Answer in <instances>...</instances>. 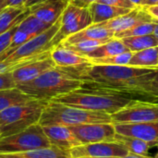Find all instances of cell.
Returning <instances> with one entry per match:
<instances>
[{"mask_svg": "<svg viewBox=\"0 0 158 158\" xmlns=\"http://www.w3.org/2000/svg\"><path fill=\"white\" fill-rule=\"evenodd\" d=\"M89 9L92 15L93 24H98L104 21L116 19L118 17L128 14L129 12L133 10L130 8H123V7H118L106 4H102L98 2L92 4L89 6Z\"/></svg>", "mask_w": 158, "mask_h": 158, "instance_id": "cell-19", "label": "cell"}, {"mask_svg": "<svg viewBox=\"0 0 158 158\" xmlns=\"http://www.w3.org/2000/svg\"><path fill=\"white\" fill-rule=\"evenodd\" d=\"M107 158H155L151 157L150 156H137V155H134V154H129L127 156H118V157H107Z\"/></svg>", "mask_w": 158, "mask_h": 158, "instance_id": "cell-39", "label": "cell"}, {"mask_svg": "<svg viewBox=\"0 0 158 158\" xmlns=\"http://www.w3.org/2000/svg\"><path fill=\"white\" fill-rule=\"evenodd\" d=\"M133 99H140L131 94L115 90L84 87L60 95L52 101L90 111L113 115L125 107Z\"/></svg>", "mask_w": 158, "mask_h": 158, "instance_id": "cell-2", "label": "cell"}, {"mask_svg": "<svg viewBox=\"0 0 158 158\" xmlns=\"http://www.w3.org/2000/svg\"><path fill=\"white\" fill-rule=\"evenodd\" d=\"M110 39H105V40H86V41H81L76 44H64L61 43L59 44H62L69 49H71L72 51L76 52L77 54L82 56H86L88 54H90L93 50H94L96 47H98L99 45L108 42Z\"/></svg>", "mask_w": 158, "mask_h": 158, "instance_id": "cell-28", "label": "cell"}, {"mask_svg": "<svg viewBox=\"0 0 158 158\" xmlns=\"http://www.w3.org/2000/svg\"><path fill=\"white\" fill-rule=\"evenodd\" d=\"M42 127L51 145L66 151H70L72 148L81 145L71 129L68 126L50 125Z\"/></svg>", "mask_w": 158, "mask_h": 158, "instance_id": "cell-16", "label": "cell"}, {"mask_svg": "<svg viewBox=\"0 0 158 158\" xmlns=\"http://www.w3.org/2000/svg\"><path fill=\"white\" fill-rule=\"evenodd\" d=\"M51 26L45 24L42 20H40L38 18L31 14H28L18 25V28L26 33H28L31 38L35 37L42 32L45 31L47 29H49Z\"/></svg>", "mask_w": 158, "mask_h": 158, "instance_id": "cell-27", "label": "cell"}, {"mask_svg": "<svg viewBox=\"0 0 158 158\" xmlns=\"http://www.w3.org/2000/svg\"><path fill=\"white\" fill-rule=\"evenodd\" d=\"M43 1H45V0H27L26 1V4H25V7L26 8H29L31 6H33L35 4H38L40 2H43Z\"/></svg>", "mask_w": 158, "mask_h": 158, "instance_id": "cell-40", "label": "cell"}, {"mask_svg": "<svg viewBox=\"0 0 158 158\" xmlns=\"http://www.w3.org/2000/svg\"><path fill=\"white\" fill-rule=\"evenodd\" d=\"M154 35L156 37V39L158 40V22L156 23V26H155V31H154Z\"/></svg>", "mask_w": 158, "mask_h": 158, "instance_id": "cell-44", "label": "cell"}, {"mask_svg": "<svg viewBox=\"0 0 158 158\" xmlns=\"http://www.w3.org/2000/svg\"><path fill=\"white\" fill-rule=\"evenodd\" d=\"M146 94L152 99H158V70L146 89Z\"/></svg>", "mask_w": 158, "mask_h": 158, "instance_id": "cell-34", "label": "cell"}, {"mask_svg": "<svg viewBox=\"0 0 158 158\" xmlns=\"http://www.w3.org/2000/svg\"><path fill=\"white\" fill-rule=\"evenodd\" d=\"M82 85L81 81L71 78L56 67L31 81L18 85L17 88L34 99L49 102L60 95L80 89Z\"/></svg>", "mask_w": 158, "mask_h": 158, "instance_id": "cell-3", "label": "cell"}, {"mask_svg": "<svg viewBox=\"0 0 158 158\" xmlns=\"http://www.w3.org/2000/svg\"><path fill=\"white\" fill-rule=\"evenodd\" d=\"M60 27L59 20L47 29L41 34L31 38L28 42L15 50L11 55H9L4 61L6 62H20L24 60H30L41 56L46 52L52 49V41L58 31Z\"/></svg>", "mask_w": 158, "mask_h": 158, "instance_id": "cell-8", "label": "cell"}, {"mask_svg": "<svg viewBox=\"0 0 158 158\" xmlns=\"http://www.w3.org/2000/svg\"><path fill=\"white\" fill-rule=\"evenodd\" d=\"M114 141L123 144L131 154H134L137 156H148L150 147L154 146V144L144 142L141 139L125 136L118 133H116Z\"/></svg>", "mask_w": 158, "mask_h": 158, "instance_id": "cell-25", "label": "cell"}, {"mask_svg": "<svg viewBox=\"0 0 158 158\" xmlns=\"http://www.w3.org/2000/svg\"><path fill=\"white\" fill-rule=\"evenodd\" d=\"M93 123H113L112 117L105 112L90 111L49 101L39 120L41 126L61 125L70 127Z\"/></svg>", "mask_w": 158, "mask_h": 158, "instance_id": "cell-4", "label": "cell"}, {"mask_svg": "<svg viewBox=\"0 0 158 158\" xmlns=\"http://www.w3.org/2000/svg\"><path fill=\"white\" fill-rule=\"evenodd\" d=\"M92 24L93 19L89 7H80L69 4L60 18V27L52 41V48Z\"/></svg>", "mask_w": 158, "mask_h": 158, "instance_id": "cell-7", "label": "cell"}, {"mask_svg": "<svg viewBox=\"0 0 158 158\" xmlns=\"http://www.w3.org/2000/svg\"><path fill=\"white\" fill-rule=\"evenodd\" d=\"M17 84L13 79L12 72L7 71L4 73H0V91L16 88Z\"/></svg>", "mask_w": 158, "mask_h": 158, "instance_id": "cell-32", "label": "cell"}, {"mask_svg": "<svg viewBox=\"0 0 158 158\" xmlns=\"http://www.w3.org/2000/svg\"><path fill=\"white\" fill-rule=\"evenodd\" d=\"M130 50L120 39L112 38L108 42L96 47L90 54H88L85 57H87L89 60L96 59V58H104V57H108V56H112L115 55L122 54Z\"/></svg>", "mask_w": 158, "mask_h": 158, "instance_id": "cell-22", "label": "cell"}, {"mask_svg": "<svg viewBox=\"0 0 158 158\" xmlns=\"http://www.w3.org/2000/svg\"><path fill=\"white\" fill-rule=\"evenodd\" d=\"M69 4L80 7H89L92 4L97 2V0H68Z\"/></svg>", "mask_w": 158, "mask_h": 158, "instance_id": "cell-36", "label": "cell"}, {"mask_svg": "<svg viewBox=\"0 0 158 158\" xmlns=\"http://www.w3.org/2000/svg\"><path fill=\"white\" fill-rule=\"evenodd\" d=\"M50 56L55 62L56 67L59 68H70L91 63L87 57L77 54L62 44L53 47L50 51Z\"/></svg>", "mask_w": 158, "mask_h": 158, "instance_id": "cell-17", "label": "cell"}, {"mask_svg": "<svg viewBox=\"0 0 158 158\" xmlns=\"http://www.w3.org/2000/svg\"><path fill=\"white\" fill-rule=\"evenodd\" d=\"M34 100L31 96L23 93L19 88H12L6 90L0 91V112L11 107L13 106H17L19 104H24Z\"/></svg>", "mask_w": 158, "mask_h": 158, "instance_id": "cell-24", "label": "cell"}, {"mask_svg": "<svg viewBox=\"0 0 158 158\" xmlns=\"http://www.w3.org/2000/svg\"><path fill=\"white\" fill-rule=\"evenodd\" d=\"M158 69L137 68L127 65L89 66L83 76L84 87L102 88L150 98L146 89L155 78Z\"/></svg>", "mask_w": 158, "mask_h": 158, "instance_id": "cell-1", "label": "cell"}, {"mask_svg": "<svg viewBox=\"0 0 158 158\" xmlns=\"http://www.w3.org/2000/svg\"><path fill=\"white\" fill-rule=\"evenodd\" d=\"M143 7L156 22H158V5L156 6H145Z\"/></svg>", "mask_w": 158, "mask_h": 158, "instance_id": "cell-37", "label": "cell"}, {"mask_svg": "<svg viewBox=\"0 0 158 158\" xmlns=\"http://www.w3.org/2000/svg\"><path fill=\"white\" fill-rule=\"evenodd\" d=\"M131 52H138L151 47L158 46V40L154 34L134 36L120 39Z\"/></svg>", "mask_w": 158, "mask_h": 158, "instance_id": "cell-26", "label": "cell"}, {"mask_svg": "<svg viewBox=\"0 0 158 158\" xmlns=\"http://www.w3.org/2000/svg\"><path fill=\"white\" fill-rule=\"evenodd\" d=\"M156 145L157 146V149H158V142H156ZM155 158H158V151H157V154H156V157Z\"/></svg>", "mask_w": 158, "mask_h": 158, "instance_id": "cell-45", "label": "cell"}, {"mask_svg": "<svg viewBox=\"0 0 158 158\" xmlns=\"http://www.w3.org/2000/svg\"><path fill=\"white\" fill-rule=\"evenodd\" d=\"M48 101L31 100L13 106L0 112V137H6L39 123Z\"/></svg>", "mask_w": 158, "mask_h": 158, "instance_id": "cell-5", "label": "cell"}, {"mask_svg": "<svg viewBox=\"0 0 158 158\" xmlns=\"http://www.w3.org/2000/svg\"><path fill=\"white\" fill-rule=\"evenodd\" d=\"M128 66L146 69H158V46L134 52Z\"/></svg>", "mask_w": 158, "mask_h": 158, "instance_id": "cell-23", "label": "cell"}, {"mask_svg": "<svg viewBox=\"0 0 158 158\" xmlns=\"http://www.w3.org/2000/svg\"><path fill=\"white\" fill-rule=\"evenodd\" d=\"M98 3L102 4H106L118 7H123V8H130V9H134L137 6L131 2L130 0H97Z\"/></svg>", "mask_w": 158, "mask_h": 158, "instance_id": "cell-33", "label": "cell"}, {"mask_svg": "<svg viewBox=\"0 0 158 158\" xmlns=\"http://www.w3.org/2000/svg\"><path fill=\"white\" fill-rule=\"evenodd\" d=\"M6 6H6V0H0V11L3 8H5Z\"/></svg>", "mask_w": 158, "mask_h": 158, "instance_id": "cell-43", "label": "cell"}, {"mask_svg": "<svg viewBox=\"0 0 158 158\" xmlns=\"http://www.w3.org/2000/svg\"><path fill=\"white\" fill-rule=\"evenodd\" d=\"M81 144L114 142L116 130L114 123L81 124L69 127Z\"/></svg>", "mask_w": 158, "mask_h": 158, "instance_id": "cell-12", "label": "cell"}, {"mask_svg": "<svg viewBox=\"0 0 158 158\" xmlns=\"http://www.w3.org/2000/svg\"><path fill=\"white\" fill-rule=\"evenodd\" d=\"M68 0H45L29 7L30 14L49 26H53L61 18L69 5Z\"/></svg>", "mask_w": 158, "mask_h": 158, "instance_id": "cell-15", "label": "cell"}, {"mask_svg": "<svg viewBox=\"0 0 158 158\" xmlns=\"http://www.w3.org/2000/svg\"><path fill=\"white\" fill-rule=\"evenodd\" d=\"M0 136H1V131H0Z\"/></svg>", "mask_w": 158, "mask_h": 158, "instance_id": "cell-46", "label": "cell"}, {"mask_svg": "<svg viewBox=\"0 0 158 158\" xmlns=\"http://www.w3.org/2000/svg\"><path fill=\"white\" fill-rule=\"evenodd\" d=\"M0 158H73L69 151L51 145L27 152L15 154H0Z\"/></svg>", "mask_w": 158, "mask_h": 158, "instance_id": "cell-20", "label": "cell"}, {"mask_svg": "<svg viewBox=\"0 0 158 158\" xmlns=\"http://www.w3.org/2000/svg\"><path fill=\"white\" fill-rule=\"evenodd\" d=\"M28 8L6 6L0 11V34L19 24L28 14Z\"/></svg>", "mask_w": 158, "mask_h": 158, "instance_id": "cell-21", "label": "cell"}, {"mask_svg": "<svg viewBox=\"0 0 158 158\" xmlns=\"http://www.w3.org/2000/svg\"><path fill=\"white\" fill-rule=\"evenodd\" d=\"M133 52L128 51L122 54L115 55L108 57L104 58H96L91 59V63L94 65H129V62L132 56Z\"/></svg>", "mask_w": 158, "mask_h": 158, "instance_id": "cell-30", "label": "cell"}, {"mask_svg": "<svg viewBox=\"0 0 158 158\" xmlns=\"http://www.w3.org/2000/svg\"><path fill=\"white\" fill-rule=\"evenodd\" d=\"M156 5H158V0H145V6H156Z\"/></svg>", "mask_w": 158, "mask_h": 158, "instance_id": "cell-42", "label": "cell"}, {"mask_svg": "<svg viewBox=\"0 0 158 158\" xmlns=\"http://www.w3.org/2000/svg\"><path fill=\"white\" fill-rule=\"evenodd\" d=\"M69 152L73 158L118 157L130 154L123 144L115 141L81 144L72 148Z\"/></svg>", "mask_w": 158, "mask_h": 158, "instance_id": "cell-11", "label": "cell"}, {"mask_svg": "<svg viewBox=\"0 0 158 158\" xmlns=\"http://www.w3.org/2000/svg\"><path fill=\"white\" fill-rule=\"evenodd\" d=\"M50 51L36 58L24 61L11 71L17 86L31 81L45 71L56 68V64L51 58Z\"/></svg>", "mask_w": 158, "mask_h": 158, "instance_id": "cell-10", "label": "cell"}, {"mask_svg": "<svg viewBox=\"0 0 158 158\" xmlns=\"http://www.w3.org/2000/svg\"><path fill=\"white\" fill-rule=\"evenodd\" d=\"M146 22H156L144 9L143 6H137L128 14L118 17L116 19L98 23L108 30L112 31L114 33L121 32L131 29L132 27L146 23Z\"/></svg>", "mask_w": 158, "mask_h": 158, "instance_id": "cell-13", "label": "cell"}, {"mask_svg": "<svg viewBox=\"0 0 158 158\" xmlns=\"http://www.w3.org/2000/svg\"><path fill=\"white\" fill-rule=\"evenodd\" d=\"M51 146L43 127L36 123L18 133L0 137V154H15Z\"/></svg>", "mask_w": 158, "mask_h": 158, "instance_id": "cell-6", "label": "cell"}, {"mask_svg": "<svg viewBox=\"0 0 158 158\" xmlns=\"http://www.w3.org/2000/svg\"><path fill=\"white\" fill-rule=\"evenodd\" d=\"M136 6H145V0H130Z\"/></svg>", "mask_w": 158, "mask_h": 158, "instance_id": "cell-41", "label": "cell"}, {"mask_svg": "<svg viewBox=\"0 0 158 158\" xmlns=\"http://www.w3.org/2000/svg\"><path fill=\"white\" fill-rule=\"evenodd\" d=\"M116 133L141 139L156 145L158 142V122L114 123Z\"/></svg>", "mask_w": 158, "mask_h": 158, "instance_id": "cell-14", "label": "cell"}, {"mask_svg": "<svg viewBox=\"0 0 158 158\" xmlns=\"http://www.w3.org/2000/svg\"><path fill=\"white\" fill-rule=\"evenodd\" d=\"M156 22H146L142 23L139 25H136L132 27L130 30L115 33L114 38L117 39H123L128 37H134V36H142V35H148V34H154L155 26Z\"/></svg>", "mask_w": 158, "mask_h": 158, "instance_id": "cell-29", "label": "cell"}, {"mask_svg": "<svg viewBox=\"0 0 158 158\" xmlns=\"http://www.w3.org/2000/svg\"><path fill=\"white\" fill-rule=\"evenodd\" d=\"M18 25L19 24L12 27L7 31L0 34V56L3 53H5L6 50L9 47V45L11 44V41H12V38H13V35H14L17 28H18Z\"/></svg>", "mask_w": 158, "mask_h": 158, "instance_id": "cell-31", "label": "cell"}, {"mask_svg": "<svg viewBox=\"0 0 158 158\" xmlns=\"http://www.w3.org/2000/svg\"><path fill=\"white\" fill-rule=\"evenodd\" d=\"M111 117L113 123L158 122V102L133 99Z\"/></svg>", "mask_w": 158, "mask_h": 158, "instance_id": "cell-9", "label": "cell"}, {"mask_svg": "<svg viewBox=\"0 0 158 158\" xmlns=\"http://www.w3.org/2000/svg\"><path fill=\"white\" fill-rule=\"evenodd\" d=\"M31 60V59H30ZM24 61H28V60H24ZM24 61H20V62H6V61H1L0 62V73H4V72H7V71H12L14 69H16L19 65H20L21 63H23Z\"/></svg>", "mask_w": 158, "mask_h": 158, "instance_id": "cell-35", "label": "cell"}, {"mask_svg": "<svg viewBox=\"0 0 158 158\" xmlns=\"http://www.w3.org/2000/svg\"><path fill=\"white\" fill-rule=\"evenodd\" d=\"M115 33L107 28L100 24H92L84 30L68 37L62 43L64 44H76L86 40H105L114 38Z\"/></svg>", "mask_w": 158, "mask_h": 158, "instance_id": "cell-18", "label": "cell"}, {"mask_svg": "<svg viewBox=\"0 0 158 158\" xmlns=\"http://www.w3.org/2000/svg\"><path fill=\"white\" fill-rule=\"evenodd\" d=\"M26 1L27 0H6V6L14 7H25Z\"/></svg>", "mask_w": 158, "mask_h": 158, "instance_id": "cell-38", "label": "cell"}]
</instances>
